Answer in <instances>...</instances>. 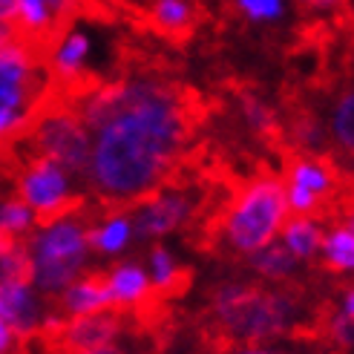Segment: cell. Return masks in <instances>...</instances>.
Returning <instances> with one entry per match:
<instances>
[{"mask_svg": "<svg viewBox=\"0 0 354 354\" xmlns=\"http://www.w3.org/2000/svg\"><path fill=\"white\" fill-rule=\"evenodd\" d=\"M78 110L95 130L86 185L107 214H130L173 182L210 104L190 84L162 73H136L98 84Z\"/></svg>", "mask_w": 354, "mask_h": 354, "instance_id": "cell-1", "label": "cell"}, {"mask_svg": "<svg viewBox=\"0 0 354 354\" xmlns=\"http://www.w3.org/2000/svg\"><path fill=\"white\" fill-rule=\"evenodd\" d=\"M98 216V207L86 205L81 214L66 216L55 225L44 227L41 236L26 239L29 254L35 262V286H38L41 297L52 303L69 282L78 279L90 242H86V227H90Z\"/></svg>", "mask_w": 354, "mask_h": 354, "instance_id": "cell-2", "label": "cell"}, {"mask_svg": "<svg viewBox=\"0 0 354 354\" xmlns=\"http://www.w3.org/2000/svg\"><path fill=\"white\" fill-rule=\"evenodd\" d=\"M118 12L127 15L133 26L147 29L173 46L190 44V38L207 17L199 0H147V3L118 0Z\"/></svg>", "mask_w": 354, "mask_h": 354, "instance_id": "cell-3", "label": "cell"}, {"mask_svg": "<svg viewBox=\"0 0 354 354\" xmlns=\"http://www.w3.org/2000/svg\"><path fill=\"white\" fill-rule=\"evenodd\" d=\"M55 306L49 317H78V314H95L115 306L113 277L107 271H90L81 279H73L69 286L52 299Z\"/></svg>", "mask_w": 354, "mask_h": 354, "instance_id": "cell-4", "label": "cell"}, {"mask_svg": "<svg viewBox=\"0 0 354 354\" xmlns=\"http://www.w3.org/2000/svg\"><path fill=\"white\" fill-rule=\"evenodd\" d=\"M41 317H44V306L35 299L29 286H24V282L0 286V320L12 328L15 340H26L41 326Z\"/></svg>", "mask_w": 354, "mask_h": 354, "instance_id": "cell-5", "label": "cell"}, {"mask_svg": "<svg viewBox=\"0 0 354 354\" xmlns=\"http://www.w3.org/2000/svg\"><path fill=\"white\" fill-rule=\"evenodd\" d=\"M150 265H153V282H150V286H153L158 299L173 303V299H182L190 291V286H193V268L179 265L162 245L153 248Z\"/></svg>", "mask_w": 354, "mask_h": 354, "instance_id": "cell-6", "label": "cell"}, {"mask_svg": "<svg viewBox=\"0 0 354 354\" xmlns=\"http://www.w3.org/2000/svg\"><path fill=\"white\" fill-rule=\"evenodd\" d=\"M317 254H320V268L326 274L354 271V231L348 225H334L331 234H323Z\"/></svg>", "mask_w": 354, "mask_h": 354, "instance_id": "cell-7", "label": "cell"}, {"mask_svg": "<svg viewBox=\"0 0 354 354\" xmlns=\"http://www.w3.org/2000/svg\"><path fill=\"white\" fill-rule=\"evenodd\" d=\"M282 236H286V248L297 257V259H314L317 251H320L323 242V231L314 219L306 216H291L282 225Z\"/></svg>", "mask_w": 354, "mask_h": 354, "instance_id": "cell-8", "label": "cell"}, {"mask_svg": "<svg viewBox=\"0 0 354 354\" xmlns=\"http://www.w3.org/2000/svg\"><path fill=\"white\" fill-rule=\"evenodd\" d=\"M113 277V291H115V306L130 311L136 308L141 299H147V294L153 291L150 279L145 277V271L138 265H118V268L110 274Z\"/></svg>", "mask_w": 354, "mask_h": 354, "instance_id": "cell-9", "label": "cell"}, {"mask_svg": "<svg viewBox=\"0 0 354 354\" xmlns=\"http://www.w3.org/2000/svg\"><path fill=\"white\" fill-rule=\"evenodd\" d=\"M331 138L348 162H354V90H346L331 107ZM346 158H337V162H346Z\"/></svg>", "mask_w": 354, "mask_h": 354, "instance_id": "cell-10", "label": "cell"}, {"mask_svg": "<svg viewBox=\"0 0 354 354\" xmlns=\"http://www.w3.org/2000/svg\"><path fill=\"white\" fill-rule=\"evenodd\" d=\"M130 239V214H110L104 216L101 227H86V242L101 254H118Z\"/></svg>", "mask_w": 354, "mask_h": 354, "instance_id": "cell-11", "label": "cell"}, {"mask_svg": "<svg viewBox=\"0 0 354 354\" xmlns=\"http://www.w3.org/2000/svg\"><path fill=\"white\" fill-rule=\"evenodd\" d=\"M248 265H251L257 274H262L265 279L282 282V279L294 277L297 257L282 245H265V248H259V251H254V257L248 259Z\"/></svg>", "mask_w": 354, "mask_h": 354, "instance_id": "cell-12", "label": "cell"}, {"mask_svg": "<svg viewBox=\"0 0 354 354\" xmlns=\"http://www.w3.org/2000/svg\"><path fill=\"white\" fill-rule=\"evenodd\" d=\"M32 225V207L21 199V196H12L0 205V231H6L12 236H24Z\"/></svg>", "mask_w": 354, "mask_h": 354, "instance_id": "cell-13", "label": "cell"}, {"mask_svg": "<svg viewBox=\"0 0 354 354\" xmlns=\"http://www.w3.org/2000/svg\"><path fill=\"white\" fill-rule=\"evenodd\" d=\"M236 9L254 21H274L282 12V0H236Z\"/></svg>", "mask_w": 354, "mask_h": 354, "instance_id": "cell-14", "label": "cell"}, {"mask_svg": "<svg viewBox=\"0 0 354 354\" xmlns=\"http://www.w3.org/2000/svg\"><path fill=\"white\" fill-rule=\"evenodd\" d=\"M299 12H340L348 0H294Z\"/></svg>", "mask_w": 354, "mask_h": 354, "instance_id": "cell-15", "label": "cell"}, {"mask_svg": "<svg viewBox=\"0 0 354 354\" xmlns=\"http://www.w3.org/2000/svg\"><path fill=\"white\" fill-rule=\"evenodd\" d=\"M17 124V113L9 110V107H0V141H3L9 136V130Z\"/></svg>", "mask_w": 354, "mask_h": 354, "instance_id": "cell-16", "label": "cell"}, {"mask_svg": "<svg viewBox=\"0 0 354 354\" xmlns=\"http://www.w3.org/2000/svg\"><path fill=\"white\" fill-rule=\"evenodd\" d=\"M12 343H15V334H12V328H9L3 320H0V354H9Z\"/></svg>", "mask_w": 354, "mask_h": 354, "instance_id": "cell-17", "label": "cell"}, {"mask_svg": "<svg viewBox=\"0 0 354 354\" xmlns=\"http://www.w3.org/2000/svg\"><path fill=\"white\" fill-rule=\"evenodd\" d=\"M337 222H346L351 231H354V202H346L343 207H340V216H337Z\"/></svg>", "mask_w": 354, "mask_h": 354, "instance_id": "cell-18", "label": "cell"}, {"mask_svg": "<svg viewBox=\"0 0 354 354\" xmlns=\"http://www.w3.org/2000/svg\"><path fill=\"white\" fill-rule=\"evenodd\" d=\"M343 314L354 320V286L346 288V294H343Z\"/></svg>", "mask_w": 354, "mask_h": 354, "instance_id": "cell-19", "label": "cell"}, {"mask_svg": "<svg viewBox=\"0 0 354 354\" xmlns=\"http://www.w3.org/2000/svg\"><path fill=\"white\" fill-rule=\"evenodd\" d=\"M17 242H21V236H12V234H6V231H0V254H3V251H12Z\"/></svg>", "mask_w": 354, "mask_h": 354, "instance_id": "cell-20", "label": "cell"}, {"mask_svg": "<svg viewBox=\"0 0 354 354\" xmlns=\"http://www.w3.org/2000/svg\"><path fill=\"white\" fill-rule=\"evenodd\" d=\"M227 354H277V351H265V348H257V346H239V348L227 351Z\"/></svg>", "mask_w": 354, "mask_h": 354, "instance_id": "cell-21", "label": "cell"}, {"mask_svg": "<svg viewBox=\"0 0 354 354\" xmlns=\"http://www.w3.org/2000/svg\"><path fill=\"white\" fill-rule=\"evenodd\" d=\"M323 354H343V351H334V348H326Z\"/></svg>", "mask_w": 354, "mask_h": 354, "instance_id": "cell-22", "label": "cell"}]
</instances>
